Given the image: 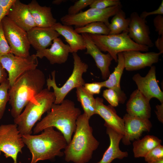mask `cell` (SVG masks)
<instances>
[{
    "mask_svg": "<svg viewBox=\"0 0 163 163\" xmlns=\"http://www.w3.org/2000/svg\"><path fill=\"white\" fill-rule=\"evenodd\" d=\"M8 11L0 6V22L3 18L6 15Z\"/></svg>",
    "mask_w": 163,
    "mask_h": 163,
    "instance_id": "7bdbcfd3",
    "label": "cell"
},
{
    "mask_svg": "<svg viewBox=\"0 0 163 163\" xmlns=\"http://www.w3.org/2000/svg\"><path fill=\"white\" fill-rule=\"evenodd\" d=\"M9 88L10 85L8 79L0 84V120L4 115L6 104L9 101L8 90Z\"/></svg>",
    "mask_w": 163,
    "mask_h": 163,
    "instance_id": "f546056e",
    "label": "cell"
},
{
    "mask_svg": "<svg viewBox=\"0 0 163 163\" xmlns=\"http://www.w3.org/2000/svg\"><path fill=\"white\" fill-rule=\"evenodd\" d=\"M55 100L53 91L44 88L26 106L21 114L14 119V123L22 135L31 134L35 123L49 111Z\"/></svg>",
    "mask_w": 163,
    "mask_h": 163,
    "instance_id": "5b68a950",
    "label": "cell"
},
{
    "mask_svg": "<svg viewBox=\"0 0 163 163\" xmlns=\"http://www.w3.org/2000/svg\"><path fill=\"white\" fill-rule=\"evenodd\" d=\"M106 127L110 139L109 145L101 160L96 163H111L115 159H122L128 155L127 152L122 151L120 149L119 143L123 135L109 127Z\"/></svg>",
    "mask_w": 163,
    "mask_h": 163,
    "instance_id": "7402d4cb",
    "label": "cell"
},
{
    "mask_svg": "<svg viewBox=\"0 0 163 163\" xmlns=\"http://www.w3.org/2000/svg\"><path fill=\"white\" fill-rule=\"evenodd\" d=\"M95 99V113L99 115L104 120V126L105 127H109L123 135L124 128L123 118L117 114L114 107L110 105L104 104L103 98L97 97Z\"/></svg>",
    "mask_w": 163,
    "mask_h": 163,
    "instance_id": "e0dca14e",
    "label": "cell"
},
{
    "mask_svg": "<svg viewBox=\"0 0 163 163\" xmlns=\"http://www.w3.org/2000/svg\"><path fill=\"white\" fill-rule=\"evenodd\" d=\"M27 5L36 26L52 27L56 23V20L53 16L50 7L41 6L35 0H32Z\"/></svg>",
    "mask_w": 163,
    "mask_h": 163,
    "instance_id": "cb8c5ba5",
    "label": "cell"
},
{
    "mask_svg": "<svg viewBox=\"0 0 163 163\" xmlns=\"http://www.w3.org/2000/svg\"><path fill=\"white\" fill-rule=\"evenodd\" d=\"M122 7V5L103 9L90 8L84 11L75 15L67 14L60 18L63 25L82 27L91 23L101 22L107 26L110 24V18L113 16Z\"/></svg>",
    "mask_w": 163,
    "mask_h": 163,
    "instance_id": "ba28073f",
    "label": "cell"
},
{
    "mask_svg": "<svg viewBox=\"0 0 163 163\" xmlns=\"http://www.w3.org/2000/svg\"><path fill=\"white\" fill-rule=\"evenodd\" d=\"M81 114L80 109L71 100L65 99L60 104H54L46 115L37 123L33 129L34 134L53 127L62 134L68 144L75 130L77 120Z\"/></svg>",
    "mask_w": 163,
    "mask_h": 163,
    "instance_id": "3957f363",
    "label": "cell"
},
{
    "mask_svg": "<svg viewBox=\"0 0 163 163\" xmlns=\"http://www.w3.org/2000/svg\"><path fill=\"white\" fill-rule=\"evenodd\" d=\"M25 145L17 125H0V155L2 152L6 158H11L13 163H17L18 155L22 152Z\"/></svg>",
    "mask_w": 163,
    "mask_h": 163,
    "instance_id": "30bf717a",
    "label": "cell"
},
{
    "mask_svg": "<svg viewBox=\"0 0 163 163\" xmlns=\"http://www.w3.org/2000/svg\"><path fill=\"white\" fill-rule=\"evenodd\" d=\"M0 62L7 72L10 87L17 79L26 72L37 68V57L35 54L22 57L10 53L0 58Z\"/></svg>",
    "mask_w": 163,
    "mask_h": 163,
    "instance_id": "8fae6325",
    "label": "cell"
},
{
    "mask_svg": "<svg viewBox=\"0 0 163 163\" xmlns=\"http://www.w3.org/2000/svg\"><path fill=\"white\" fill-rule=\"evenodd\" d=\"M46 82L45 75L39 69L27 71L18 78L8 90L11 113L15 118L27 104L43 90Z\"/></svg>",
    "mask_w": 163,
    "mask_h": 163,
    "instance_id": "6da1fadb",
    "label": "cell"
},
{
    "mask_svg": "<svg viewBox=\"0 0 163 163\" xmlns=\"http://www.w3.org/2000/svg\"><path fill=\"white\" fill-rule=\"evenodd\" d=\"M124 134L122 142L125 145H129L130 142L139 139L144 132H149L152 126L149 119L140 118L126 114L123 117Z\"/></svg>",
    "mask_w": 163,
    "mask_h": 163,
    "instance_id": "4fadbf2b",
    "label": "cell"
},
{
    "mask_svg": "<svg viewBox=\"0 0 163 163\" xmlns=\"http://www.w3.org/2000/svg\"><path fill=\"white\" fill-rule=\"evenodd\" d=\"M7 75L6 71L3 68L0 62V84L7 79Z\"/></svg>",
    "mask_w": 163,
    "mask_h": 163,
    "instance_id": "b9f144b4",
    "label": "cell"
},
{
    "mask_svg": "<svg viewBox=\"0 0 163 163\" xmlns=\"http://www.w3.org/2000/svg\"><path fill=\"white\" fill-rule=\"evenodd\" d=\"M147 162L163 159V146L161 144L151 150L144 157Z\"/></svg>",
    "mask_w": 163,
    "mask_h": 163,
    "instance_id": "d6a6232c",
    "label": "cell"
},
{
    "mask_svg": "<svg viewBox=\"0 0 163 163\" xmlns=\"http://www.w3.org/2000/svg\"><path fill=\"white\" fill-rule=\"evenodd\" d=\"M89 119L84 113L78 117L74 134L63 152L66 161L87 163L98 148L99 142L93 135Z\"/></svg>",
    "mask_w": 163,
    "mask_h": 163,
    "instance_id": "7a4b0ae2",
    "label": "cell"
},
{
    "mask_svg": "<svg viewBox=\"0 0 163 163\" xmlns=\"http://www.w3.org/2000/svg\"><path fill=\"white\" fill-rule=\"evenodd\" d=\"M117 56V66L108 78L101 82L103 87H106L114 90L118 95L119 103L123 104L126 99V97L121 89L120 84L121 77L125 69L124 60L122 53H118Z\"/></svg>",
    "mask_w": 163,
    "mask_h": 163,
    "instance_id": "603a6c76",
    "label": "cell"
},
{
    "mask_svg": "<svg viewBox=\"0 0 163 163\" xmlns=\"http://www.w3.org/2000/svg\"><path fill=\"white\" fill-rule=\"evenodd\" d=\"M103 96L113 107L117 106L119 103V98L116 92L111 89L104 90L103 93Z\"/></svg>",
    "mask_w": 163,
    "mask_h": 163,
    "instance_id": "e575fe53",
    "label": "cell"
},
{
    "mask_svg": "<svg viewBox=\"0 0 163 163\" xmlns=\"http://www.w3.org/2000/svg\"><path fill=\"white\" fill-rule=\"evenodd\" d=\"M161 140L153 135H147L133 143V151L136 158L144 157L152 149L161 144Z\"/></svg>",
    "mask_w": 163,
    "mask_h": 163,
    "instance_id": "484cf974",
    "label": "cell"
},
{
    "mask_svg": "<svg viewBox=\"0 0 163 163\" xmlns=\"http://www.w3.org/2000/svg\"><path fill=\"white\" fill-rule=\"evenodd\" d=\"M65 1H66L64 0H55L52 2V3L55 5H59Z\"/></svg>",
    "mask_w": 163,
    "mask_h": 163,
    "instance_id": "ee69618b",
    "label": "cell"
},
{
    "mask_svg": "<svg viewBox=\"0 0 163 163\" xmlns=\"http://www.w3.org/2000/svg\"><path fill=\"white\" fill-rule=\"evenodd\" d=\"M129 18L128 34L130 38L138 44L152 47L154 44L150 38V29L145 19L135 12L131 14Z\"/></svg>",
    "mask_w": 163,
    "mask_h": 163,
    "instance_id": "9a60e30c",
    "label": "cell"
},
{
    "mask_svg": "<svg viewBox=\"0 0 163 163\" xmlns=\"http://www.w3.org/2000/svg\"><path fill=\"white\" fill-rule=\"evenodd\" d=\"M74 29L79 34L87 33L108 35L110 32L108 27L104 23L101 22L91 23L83 27H76Z\"/></svg>",
    "mask_w": 163,
    "mask_h": 163,
    "instance_id": "f1b7e54d",
    "label": "cell"
},
{
    "mask_svg": "<svg viewBox=\"0 0 163 163\" xmlns=\"http://www.w3.org/2000/svg\"><path fill=\"white\" fill-rule=\"evenodd\" d=\"M71 49L68 44H65L60 38L54 39L50 47L37 51V57H46L51 64H62L67 60Z\"/></svg>",
    "mask_w": 163,
    "mask_h": 163,
    "instance_id": "d6986e66",
    "label": "cell"
},
{
    "mask_svg": "<svg viewBox=\"0 0 163 163\" xmlns=\"http://www.w3.org/2000/svg\"><path fill=\"white\" fill-rule=\"evenodd\" d=\"M38 135H23L22 139L32 155L30 163L50 160L64 155L62 151L68 144L62 134L53 127H48Z\"/></svg>",
    "mask_w": 163,
    "mask_h": 163,
    "instance_id": "277c9868",
    "label": "cell"
},
{
    "mask_svg": "<svg viewBox=\"0 0 163 163\" xmlns=\"http://www.w3.org/2000/svg\"><path fill=\"white\" fill-rule=\"evenodd\" d=\"M153 24L155 31L157 32L159 36L163 35V16L158 15L154 19Z\"/></svg>",
    "mask_w": 163,
    "mask_h": 163,
    "instance_id": "8d00e7d4",
    "label": "cell"
},
{
    "mask_svg": "<svg viewBox=\"0 0 163 163\" xmlns=\"http://www.w3.org/2000/svg\"><path fill=\"white\" fill-rule=\"evenodd\" d=\"M156 110L155 111L157 118L161 123H163V103L158 104L156 106Z\"/></svg>",
    "mask_w": 163,
    "mask_h": 163,
    "instance_id": "f35d334b",
    "label": "cell"
},
{
    "mask_svg": "<svg viewBox=\"0 0 163 163\" xmlns=\"http://www.w3.org/2000/svg\"><path fill=\"white\" fill-rule=\"evenodd\" d=\"M163 14V1L162 0L160 5L157 9L150 12L144 11L141 13L140 16L141 18L145 19L147 17L151 15L154 14L162 15Z\"/></svg>",
    "mask_w": 163,
    "mask_h": 163,
    "instance_id": "74e56055",
    "label": "cell"
},
{
    "mask_svg": "<svg viewBox=\"0 0 163 163\" xmlns=\"http://www.w3.org/2000/svg\"><path fill=\"white\" fill-rule=\"evenodd\" d=\"M73 59V68L72 72L66 82L61 87H58L55 80L56 71L51 72L52 78L50 75L46 80L47 88L50 90L52 88L55 97L54 104H59L64 100L65 97L72 90L80 86L85 83L82 76L88 69V65L83 62L77 53H72Z\"/></svg>",
    "mask_w": 163,
    "mask_h": 163,
    "instance_id": "52a82bcc",
    "label": "cell"
},
{
    "mask_svg": "<svg viewBox=\"0 0 163 163\" xmlns=\"http://www.w3.org/2000/svg\"><path fill=\"white\" fill-rule=\"evenodd\" d=\"M121 5V2L119 0H94L89 7L103 9Z\"/></svg>",
    "mask_w": 163,
    "mask_h": 163,
    "instance_id": "1f68e13d",
    "label": "cell"
},
{
    "mask_svg": "<svg viewBox=\"0 0 163 163\" xmlns=\"http://www.w3.org/2000/svg\"><path fill=\"white\" fill-rule=\"evenodd\" d=\"M130 22L129 18H126L125 12L120 9L113 16L108 26L110 30L108 35L128 32Z\"/></svg>",
    "mask_w": 163,
    "mask_h": 163,
    "instance_id": "83f0119b",
    "label": "cell"
},
{
    "mask_svg": "<svg viewBox=\"0 0 163 163\" xmlns=\"http://www.w3.org/2000/svg\"><path fill=\"white\" fill-rule=\"evenodd\" d=\"M83 87L88 93L93 95L99 94L103 87L101 82L85 83Z\"/></svg>",
    "mask_w": 163,
    "mask_h": 163,
    "instance_id": "d590c367",
    "label": "cell"
},
{
    "mask_svg": "<svg viewBox=\"0 0 163 163\" xmlns=\"http://www.w3.org/2000/svg\"><path fill=\"white\" fill-rule=\"evenodd\" d=\"M94 0H78L71 5L68 9V14L75 15L80 12V11L88 6H90Z\"/></svg>",
    "mask_w": 163,
    "mask_h": 163,
    "instance_id": "4dcf8cb0",
    "label": "cell"
},
{
    "mask_svg": "<svg viewBox=\"0 0 163 163\" xmlns=\"http://www.w3.org/2000/svg\"><path fill=\"white\" fill-rule=\"evenodd\" d=\"M150 101L137 89L133 91L126 104L128 114L140 118L149 119L151 116Z\"/></svg>",
    "mask_w": 163,
    "mask_h": 163,
    "instance_id": "44dd1931",
    "label": "cell"
},
{
    "mask_svg": "<svg viewBox=\"0 0 163 163\" xmlns=\"http://www.w3.org/2000/svg\"><path fill=\"white\" fill-rule=\"evenodd\" d=\"M51 27L64 37L70 47L71 53L86 49L82 35L76 32L72 26L56 22Z\"/></svg>",
    "mask_w": 163,
    "mask_h": 163,
    "instance_id": "d4e9b609",
    "label": "cell"
},
{
    "mask_svg": "<svg viewBox=\"0 0 163 163\" xmlns=\"http://www.w3.org/2000/svg\"><path fill=\"white\" fill-rule=\"evenodd\" d=\"M86 50L85 53L90 55L94 60L96 65L101 73L103 79L106 80L110 74L109 67L113 59L108 53H102L93 41L88 34H81Z\"/></svg>",
    "mask_w": 163,
    "mask_h": 163,
    "instance_id": "2e32d148",
    "label": "cell"
},
{
    "mask_svg": "<svg viewBox=\"0 0 163 163\" xmlns=\"http://www.w3.org/2000/svg\"><path fill=\"white\" fill-rule=\"evenodd\" d=\"M132 79L137 86V89L149 101L155 98L161 103H163V93L156 80L155 66L150 67L145 76L142 77L139 73H137L133 76Z\"/></svg>",
    "mask_w": 163,
    "mask_h": 163,
    "instance_id": "7c38bea8",
    "label": "cell"
},
{
    "mask_svg": "<svg viewBox=\"0 0 163 163\" xmlns=\"http://www.w3.org/2000/svg\"><path fill=\"white\" fill-rule=\"evenodd\" d=\"M124 60L125 69L127 71H133L151 67L158 62L160 53L154 52L142 53L137 50H131L122 53Z\"/></svg>",
    "mask_w": 163,
    "mask_h": 163,
    "instance_id": "5bb4252c",
    "label": "cell"
},
{
    "mask_svg": "<svg viewBox=\"0 0 163 163\" xmlns=\"http://www.w3.org/2000/svg\"><path fill=\"white\" fill-rule=\"evenodd\" d=\"M148 163H163V159L147 162Z\"/></svg>",
    "mask_w": 163,
    "mask_h": 163,
    "instance_id": "f6af8a7d",
    "label": "cell"
},
{
    "mask_svg": "<svg viewBox=\"0 0 163 163\" xmlns=\"http://www.w3.org/2000/svg\"><path fill=\"white\" fill-rule=\"evenodd\" d=\"M15 0H0V6L8 11Z\"/></svg>",
    "mask_w": 163,
    "mask_h": 163,
    "instance_id": "ab89813d",
    "label": "cell"
},
{
    "mask_svg": "<svg viewBox=\"0 0 163 163\" xmlns=\"http://www.w3.org/2000/svg\"><path fill=\"white\" fill-rule=\"evenodd\" d=\"M11 53V48L5 37L1 21L0 22V58Z\"/></svg>",
    "mask_w": 163,
    "mask_h": 163,
    "instance_id": "836d02e7",
    "label": "cell"
},
{
    "mask_svg": "<svg viewBox=\"0 0 163 163\" xmlns=\"http://www.w3.org/2000/svg\"><path fill=\"white\" fill-rule=\"evenodd\" d=\"M30 45L37 51L47 48L51 46L53 40L60 34L51 27L35 26L27 32Z\"/></svg>",
    "mask_w": 163,
    "mask_h": 163,
    "instance_id": "ac0fdd59",
    "label": "cell"
},
{
    "mask_svg": "<svg viewBox=\"0 0 163 163\" xmlns=\"http://www.w3.org/2000/svg\"><path fill=\"white\" fill-rule=\"evenodd\" d=\"M76 94L84 113L89 118L95 113L96 99L93 95L88 93L83 86L76 88Z\"/></svg>",
    "mask_w": 163,
    "mask_h": 163,
    "instance_id": "4316f807",
    "label": "cell"
},
{
    "mask_svg": "<svg viewBox=\"0 0 163 163\" xmlns=\"http://www.w3.org/2000/svg\"><path fill=\"white\" fill-rule=\"evenodd\" d=\"M88 34L100 50L107 52L116 62L119 53L131 50L147 52L149 50L148 47L138 44L133 41L128 32L114 35Z\"/></svg>",
    "mask_w": 163,
    "mask_h": 163,
    "instance_id": "8992f818",
    "label": "cell"
},
{
    "mask_svg": "<svg viewBox=\"0 0 163 163\" xmlns=\"http://www.w3.org/2000/svg\"><path fill=\"white\" fill-rule=\"evenodd\" d=\"M1 22L11 53L20 57L29 56L30 45L27 32L14 24L6 15L3 18Z\"/></svg>",
    "mask_w": 163,
    "mask_h": 163,
    "instance_id": "9c48e42d",
    "label": "cell"
},
{
    "mask_svg": "<svg viewBox=\"0 0 163 163\" xmlns=\"http://www.w3.org/2000/svg\"><path fill=\"white\" fill-rule=\"evenodd\" d=\"M157 48L161 54L163 53V35L159 36L155 42Z\"/></svg>",
    "mask_w": 163,
    "mask_h": 163,
    "instance_id": "60d3db41",
    "label": "cell"
},
{
    "mask_svg": "<svg viewBox=\"0 0 163 163\" xmlns=\"http://www.w3.org/2000/svg\"><path fill=\"white\" fill-rule=\"evenodd\" d=\"M17 25L27 32L36 26L27 5L15 0L6 15Z\"/></svg>",
    "mask_w": 163,
    "mask_h": 163,
    "instance_id": "ffe728a7",
    "label": "cell"
}]
</instances>
